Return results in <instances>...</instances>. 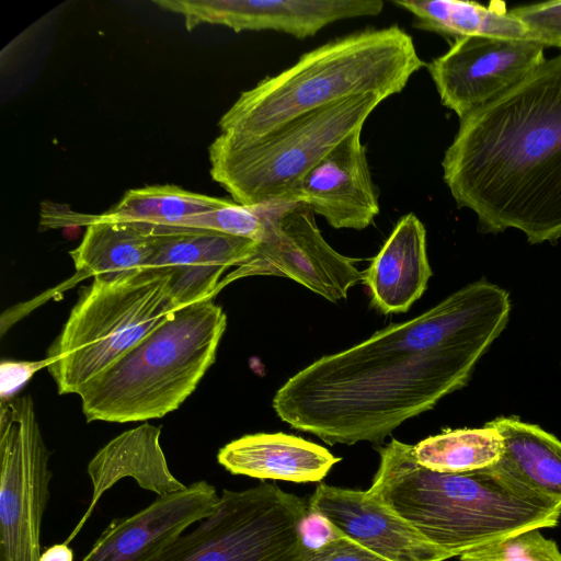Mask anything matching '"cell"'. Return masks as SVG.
Listing matches in <instances>:
<instances>
[{
	"label": "cell",
	"instance_id": "obj_1",
	"mask_svg": "<svg viewBox=\"0 0 561 561\" xmlns=\"http://www.w3.org/2000/svg\"><path fill=\"white\" fill-rule=\"evenodd\" d=\"M510 313L504 288L485 279L468 284L420 316L299 370L276 391L274 411L329 445L380 444L468 383Z\"/></svg>",
	"mask_w": 561,
	"mask_h": 561
},
{
	"label": "cell",
	"instance_id": "obj_2",
	"mask_svg": "<svg viewBox=\"0 0 561 561\" xmlns=\"http://www.w3.org/2000/svg\"><path fill=\"white\" fill-rule=\"evenodd\" d=\"M442 167L481 231L517 229L530 244L561 239V54L461 118Z\"/></svg>",
	"mask_w": 561,
	"mask_h": 561
},
{
	"label": "cell",
	"instance_id": "obj_3",
	"mask_svg": "<svg viewBox=\"0 0 561 561\" xmlns=\"http://www.w3.org/2000/svg\"><path fill=\"white\" fill-rule=\"evenodd\" d=\"M366 493L451 558L524 530L554 527L561 505L499 477L489 467L442 473L421 466L413 445L392 438L378 448Z\"/></svg>",
	"mask_w": 561,
	"mask_h": 561
},
{
	"label": "cell",
	"instance_id": "obj_4",
	"mask_svg": "<svg viewBox=\"0 0 561 561\" xmlns=\"http://www.w3.org/2000/svg\"><path fill=\"white\" fill-rule=\"evenodd\" d=\"M423 66L412 37L397 25L352 33L243 91L218 125L221 134L257 139L345 99L369 93L388 99Z\"/></svg>",
	"mask_w": 561,
	"mask_h": 561
},
{
	"label": "cell",
	"instance_id": "obj_5",
	"mask_svg": "<svg viewBox=\"0 0 561 561\" xmlns=\"http://www.w3.org/2000/svg\"><path fill=\"white\" fill-rule=\"evenodd\" d=\"M226 327L214 299L178 309L81 389L87 421L138 422L176 410L215 362Z\"/></svg>",
	"mask_w": 561,
	"mask_h": 561
},
{
	"label": "cell",
	"instance_id": "obj_6",
	"mask_svg": "<svg viewBox=\"0 0 561 561\" xmlns=\"http://www.w3.org/2000/svg\"><path fill=\"white\" fill-rule=\"evenodd\" d=\"M170 274L149 267L82 287L47 352L60 394L77 393L178 310Z\"/></svg>",
	"mask_w": 561,
	"mask_h": 561
},
{
	"label": "cell",
	"instance_id": "obj_7",
	"mask_svg": "<svg viewBox=\"0 0 561 561\" xmlns=\"http://www.w3.org/2000/svg\"><path fill=\"white\" fill-rule=\"evenodd\" d=\"M386 100L369 93L295 118L252 140L220 134L209 146L210 175L244 206L289 203L300 180Z\"/></svg>",
	"mask_w": 561,
	"mask_h": 561
},
{
	"label": "cell",
	"instance_id": "obj_8",
	"mask_svg": "<svg viewBox=\"0 0 561 561\" xmlns=\"http://www.w3.org/2000/svg\"><path fill=\"white\" fill-rule=\"evenodd\" d=\"M307 508L272 483L224 490L214 514L150 561H306L298 525Z\"/></svg>",
	"mask_w": 561,
	"mask_h": 561
},
{
	"label": "cell",
	"instance_id": "obj_9",
	"mask_svg": "<svg viewBox=\"0 0 561 561\" xmlns=\"http://www.w3.org/2000/svg\"><path fill=\"white\" fill-rule=\"evenodd\" d=\"M51 453L30 396L0 402V561H38Z\"/></svg>",
	"mask_w": 561,
	"mask_h": 561
},
{
	"label": "cell",
	"instance_id": "obj_10",
	"mask_svg": "<svg viewBox=\"0 0 561 561\" xmlns=\"http://www.w3.org/2000/svg\"><path fill=\"white\" fill-rule=\"evenodd\" d=\"M356 260L335 251L319 230L314 214L302 204L271 205L264 238L255 252L221 278L217 294L230 283L249 276L290 278L331 302L347 297L363 282Z\"/></svg>",
	"mask_w": 561,
	"mask_h": 561
},
{
	"label": "cell",
	"instance_id": "obj_11",
	"mask_svg": "<svg viewBox=\"0 0 561 561\" xmlns=\"http://www.w3.org/2000/svg\"><path fill=\"white\" fill-rule=\"evenodd\" d=\"M533 39L467 36L426 64L442 104L459 119L493 102L546 61Z\"/></svg>",
	"mask_w": 561,
	"mask_h": 561
},
{
	"label": "cell",
	"instance_id": "obj_12",
	"mask_svg": "<svg viewBox=\"0 0 561 561\" xmlns=\"http://www.w3.org/2000/svg\"><path fill=\"white\" fill-rule=\"evenodd\" d=\"M154 4L181 14L190 31L218 24L234 32L276 31L304 39L341 20L375 16L380 0H160Z\"/></svg>",
	"mask_w": 561,
	"mask_h": 561
},
{
	"label": "cell",
	"instance_id": "obj_13",
	"mask_svg": "<svg viewBox=\"0 0 561 561\" xmlns=\"http://www.w3.org/2000/svg\"><path fill=\"white\" fill-rule=\"evenodd\" d=\"M148 225L156 243L150 267L170 274V288L179 309L214 299L222 274L247 261L257 245L251 239L214 230Z\"/></svg>",
	"mask_w": 561,
	"mask_h": 561
},
{
	"label": "cell",
	"instance_id": "obj_14",
	"mask_svg": "<svg viewBox=\"0 0 561 561\" xmlns=\"http://www.w3.org/2000/svg\"><path fill=\"white\" fill-rule=\"evenodd\" d=\"M289 203L302 204L334 229L363 230L379 214L362 129L328 152L294 188Z\"/></svg>",
	"mask_w": 561,
	"mask_h": 561
},
{
	"label": "cell",
	"instance_id": "obj_15",
	"mask_svg": "<svg viewBox=\"0 0 561 561\" xmlns=\"http://www.w3.org/2000/svg\"><path fill=\"white\" fill-rule=\"evenodd\" d=\"M219 499L206 481L158 496L138 513L114 519L81 561H150L186 528L214 514Z\"/></svg>",
	"mask_w": 561,
	"mask_h": 561
},
{
	"label": "cell",
	"instance_id": "obj_16",
	"mask_svg": "<svg viewBox=\"0 0 561 561\" xmlns=\"http://www.w3.org/2000/svg\"><path fill=\"white\" fill-rule=\"evenodd\" d=\"M308 503L346 537L387 561H445L451 558L366 491L320 483Z\"/></svg>",
	"mask_w": 561,
	"mask_h": 561
},
{
	"label": "cell",
	"instance_id": "obj_17",
	"mask_svg": "<svg viewBox=\"0 0 561 561\" xmlns=\"http://www.w3.org/2000/svg\"><path fill=\"white\" fill-rule=\"evenodd\" d=\"M160 427L145 423L103 446L87 467L92 496L87 511L64 542L70 543L91 517L101 496L116 482L133 478L147 491L164 496L186 488L170 471L160 445Z\"/></svg>",
	"mask_w": 561,
	"mask_h": 561
},
{
	"label": "cell",
	"instance_id": "obj_18",
	"mask_svg": "<svg viewBox=\"0 0 561 561\" xmlns=\"http://www.w3.org/2000/svg\"><path fill=\"white\" fill-rule=\"evenodd\" d=\"M432 276L426 230L412 213L399 219L364 271L373 306L385 314L402 313L424 294Z\"/></svg>",
	"mask_w": 561,
	"mask_h": 561
},
{
	"label": "cell",
	"instance_id": "obj_19",
	"mask_svg": "<svg viewBox=\"0 0 561 561\" xmlns=\"http://www.w3.org/2000/svg\"><path fill=\"white\" fill-rule=\"evenodd\" d=\"M217 460L232 474L307 483L320 482L341 458L298 436L257 433L225 445Z\"/></svg>",
	"mask_w": 561,
	"mask_h": 561
},
{
	"label": "cell",
	"instance_id": "obj_20",
	"mask_svg": "<svg viewBox=\"0 0 561 561\" xmlns=\"http://www.w3.org/2000/svg\"><path fill=\"white\" fill-rule=\"evenodd\" d=\"M501 434L503 453L489 467L499 477L561 505V440L516 416L488 422Z\"/></svg>",
	"mask_w": 561,
	"mask_h": 561
},
{
	"label": "cell",
	"instance_id": "obj_21",
	"mask_svg": "<svg viewBox=\"0 0 561 561\" xmlns=\"http://www.w3.org/2000/svg\"><path fill=\"white\" fill-rule=\"evenodd\" d=\"M72 221L87 227L82 241L69 253L80 279L114 280L150 267L156 243L147 222L102 220L95 215Z\"/></svg>",
	"mask_w": 561,
	"mask_h": 561
},
{
	"label": "cell",
	"instance_id": "obj_22",
	"mask_svg": "<svg viewBox=\"0 0 561 561\" xmlns=\"http://www.w3.org/2000/svg\"><path fill=\"white\" fill-rule=\"evenodd\" d=\"M392 3L410 12L416 27L454 41L467 36L533 39L504 2L482 5L461 0H394Z\"/></svg>",
	"mask_w": 561,
	"mask_h": 561
},
{
	"label": "cell",
	"instance_id": "obj_23",
	"mask_svg": "<svg viewBox=\"0 0 561 561\" xmlns=\"http://www.w3.org/2000/svg\"><path fill=\"white\" fill-rule=\"evenodd\" d=\"M416 461L442 473H465L495 465L503 439L488 423L481 428L448 430L413 445Z\"/></svg>",
	"mask_w": 561,
	"mask_h": 561
},
{
	"label": "cell",
	"instance_id": "obj_24",
	"mask_svg": "<svg viewBox=\"0 0 561 561\" xmlns=\"http://www.w3.org/2000/svg\"><path fill=\"white\" fill-rule=\"evenodd\" d=\"M229 202L175 185H152L127 191L115 206L95 216L102 220L174 226L186 217L214 210Z\"/></svg>",
	"mask_w": 561,
	"mask_h": 561
},
{
	"label": "cell",
	"instance_id": "obj_25",
	"mask_svg": "<svg viewBox=\"0 0 561 561\" xmlns=\"http://www.w3.org/2000/svg\"><path fill=\"white\" fill-rule=\"evenodd\" d=\"M271 205L244 206L229 202L222 207L184 218L174 226L214 230L256 241L264 238Z\"/></svg>",
	"mask_w": 561,
	"mask_h": 561
},
{
	"label": "cell",
	"instance_id": "obj_26",
	"mask_svg": "<svg viewBox=\"0 0 561 561\" xmlns=\"http://www.w3.org/2000/svg\"><path fill=\"white\" fill-rule=\"evenodd\" d=\"M459 561H561V551L539 529H529L473 548Z\"/></svg>",
	"mask_w": 561,
	"mask_h": 561
},
{
	"label": "cell",
	"instance_id": "obj_27",
	"mask_svg": "<svg viewBox=\"0 0 561 561\" xmlns=\"http://www.w3.org/2000/svg\"><path fill=\"white\" fill-rule=\"evenodd\" d=\"M545 47L561 48V0L515 7L510 10Z\"/></svg>",
	"mask_w": 561,
	"mask_h": 561
},
{
	"label": "cell",
	"instance_id": "obj_28",
	"mask_svg": "<svg viewBox=\"0 0 561 561\" xmlns=\"http://www.w3.org/2000/svg\"><path fill=\"white\" fill-rule=\"evenodd\" d=\"M345 535L320 511L308 503L298 525L300 545L307 552H316Z\"/></svg>",
	"mask_w": 561,
	"mask_h": 561
},
{
	"label": "cell",
	"instance_id": "obj_29",
	"mask_svg": "<svg viewBox=\"0 0 561 561\" xmlns=\"http://www.w3.org/2000/svg\"><path fill=\"white\" fill-rule=\"evenodd\" d=\"M307 552V551H306ZM306 561H387L353 539L344 536L316 552H307Z\"/></svg>",
	"mask_w": 561,
	"mask_h": 561
},
{
	"label": "cell",
	"instance_id": "obj_30",
	"mask_svg": "<svg viewBox=\"0 0 561 561\" xmlns=\"http://www.w3.org/2000/svg\"><path fill=\"white\" fill-rule=\"evenodd\" d=\"M49 360L38 362L3 360L0 365L1 400L12 398L13 393L27 382L43 367H48Z\"/></svg>",
	"mask_w": 561,
	"mask_h": 561
},
{
	"label": "cell",
	"instance_id": "obj_31",
	"mask_svg": "<svg viewBox=\"0 0 561 561\" xmlns=\"http://www.w3.org/2000/svg\"><path fill=\"white\" fill-rule=\"evenodd\" d=\"M38 561H73V550L66 542L56 543L43 550Z\"/></svg>",
	"mask_w": 561,
	"mask_h": 561
}]
</instances>
